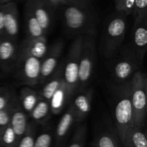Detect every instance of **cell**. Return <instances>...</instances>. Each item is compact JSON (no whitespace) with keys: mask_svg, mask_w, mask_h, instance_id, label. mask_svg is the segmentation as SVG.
<instances>
[{"mask_svg":"<svg viewBox=\"0 0 147 147\" xmlns=\"http://www.w3.org/2000/svg\"><path fill=\"white\" fill-rule=\"evenodd\" d=\"M60 7L63 9L64 23L69 30L90 37L96 35L94 16L90 11V7L76 4H66Z\"/></svg>","mask_w":147,"mask_h":147,"instance_id":"obj_1","label":"cell"},{"mask_svg":"<svg viewBox=\"0 0 147 147\" xmlns=\"http://www.w3.org/2000/svg\"><path fill=\"white\" fill-rule=\"evenodd\" d=\"M116 133L121 146L134 127L129 83L120 90L114 110Z\"/></svg>","mask_w":147,"mask_h":147,"instance_id":"obj_2","label":"cell"},{"mask_svg":"<svg viewBox=\"0 0 147 147\" xmlns=\"http://www.w3.org/2000/svg\"><path fill=\"white\" fill-rule=\"evenodd\" d=\"M129 86L134 127L142 128L146 115L147 79L146 74L142 71L135 72L131 78Z\"/></svg>","mask_w":147,"mask_h":147,"instance_id":"obj_3","label":"cell"},{"mask_svg":"<svg viewBox=\"0 0 147 147\" xmlns=\"http://www.w3.org/2000/svg\"><path fill=\"white\" fill-rule=\"evenodd\" d=\"M83 37V35H80L75 39L70 46L67 59L65 61L63 80L71 96L78 90L79 61Z\"/></svg>","mask_w":147,"mask_h":147,"instance_id":"obj_4","label":"cell"},{"mask_svg":"<svg viewBox=\"0 0 147 147\" xmlns=\"http://www.w3.org/2000/svg\"><path fill=\"white\" fill-rule=\"evenodd\" d=\"M42 61L18 49L15 61L18 79L29 86L39 84Z\"/></svg>","mask_w":147,"mask_h":147,"instance_id":"obj_5","label":"cell"},{"mask_svg":"<svg viewBox=\"0 0 147 147\" xmlns=\"http://www.w3.org/2000/svg\"><path fill=\"white\" fill-rule=\"evenodd\" d=\"M96 45L93 37L84 35L80 56L78 90L83 92L88 84L96 60Z\"/></svg>","mask_w":147,"mask_h":147,"instance_id":"obj_6","label":"cell"},{"mask_svg":"<svg viewBox=\"0 0 147 147\" xmlns=\"http://www.w3.org/2000/svg\"><path fill=\"white\" fill-rule=\"evenodd\" d=\"M126 16L119 14L110 20L106 26L103 37V51L106 56L113 55L124 39L126 30Z\"/></svg>","mask_w":147,"mask_h":147,"instance_id":"obj_7","label":"cell"},{"mask_svg":"<svg viewBox=\"0 0 147 147\" xmlns=\"http://www.w3.org/2000/svg\"><path fill=\"white\" fill-rule=\"evenodd\" d=\"M63 42L57 40L47 50L45 56L42 61L39 84H44L55 71L63 53Z\"/></svg>","mask_w":147,"mask_h":147,"instance_id":"obj_8","label":"cell"},{"mask_svg":"<svg viewBox=\"0 0 147 147\" xmlns=\"http://www.w3.org/2000/svg\"><path fill=\"white\" fill-rule=\"evenodd\" d=\"M3 4L4 8V35L17 43L19 35V12L14 1Z\"/></svg>","mask_w":147,"mask_h":147,"instance_id":"obj_9","label":"cell"},{"mask_svg":"<svg viewBox=\"0 0 147 147\" xmlns=\"http://www.w3.org/2000/svg\"><path fill=\"white\" fill-rule=\"evenodd\" d=\"M27 1L46 35L51 27L53 10L54 9L46 0H27Z\"/></svg>","mask_w":147,"mask_h":147,"instance_id":"obj_10","label":"cell"},{"mask_svg":"<svg viewBox=\"0 0 147 147\" xmlns=\"http://www.w3.org/2000/svg\"><path fill=\"white\" fill-rule=\"evenodd\" d=\"M65 60L62 61L60 64L57 65L55 71L51 75L47 82L44 84L42 89L39 94L40 97L50 102L55 92L60 87L63 82V71H64Z\"/></svg>","mask_w":147,"mask_h":147,"instance_id":"obj_11","label":"cell"},{"mask_svg":"<svg viewBox=\"0 0 147 147\" xmlns=\"http://www.w3.org/2000/svg\"><path fill=\"white\" fill-rule=\"evenodd\" d=\"M147 17L135 22L133 30V44L141 61L144 56L147 45Z\"/></svg>","mask_w":147,"mask_h":147,"instance_id":"obj_12","label":"cell"},{"mask_svg":"<svg viewBox=\"0 0 147 147\" xmlns=\"http://www.w3.org/2000/svg\"><path fill=\"white\" fill-rule=\"evenodd\" d=\"M76 120V114L72 104L68 107L67 110L62 116L59 121L55 130V141L56 146L59 147L63 145V142L68 133L70 128L73 125Z\"/></svg>","mask_w":147,"mask_h":147,"instance_id":"obj_13","label":"cell"},{"mask_svg":"<svg viewBox=\"0 0 147 147\" xmlns=\"http://www.w3.org/2000/svg\"><path fill=\"white\" fill-rule=\"evenodd\" d=\"M20 49L30 54V56H34L42 60L48 50L47 39L45 36L38 38L27 37L22 43Z\"/></svg>","mask_w":147,"mask_h":147,"instance_id":"obj_14","label":"cell"},{"mask_svg":"<svg viewBox=\"0 0 147 147\" xmlns=\"http://www.w3.org/2000/svg\"><path fill=\"white\" fill-rule=\"evenodd\" d=\"M93 89H90L79 94L72 102L76 114L77 121H82L86 118L91 110Z\"/></svg>","mask_w":147,"mask_h":147,"instance_id":"obj_15","label":"cell"},{"mask_svg":"<svg viewBox=\"0 0 147 147\" xmlns=\"http://www.w3.org/2000/svg\"><path fill=\"white\" fill-rule=\"evenodd\" d=\"M17 48V43L7 37H0V63L4 68L9 66L16 61Z\"/></svg>","mask_w":147,"mask_h":147,"instance_id":"obj_16","label":"cell"},{"mask_svg":"<svg viewBox=\"0 0 147 147\" xmlns=\"http://www.w3.org/2000/svg\"><path fill=\"white\" fill-rule=\"evenodd\" d=\"M71 95L63 80L60 87L57 89L50 100V112L53 115H58L63 110L67 102L71 98Z\"/></svg>","mask_w":147,"mask_h":147,"instance_id":"obj_17","label":"cell"},{"mask_svg":"<svg viewBox=\"0 0 147 147\" xmlns=\"http://www.w3.org/2000/svg\"><path fill=\"white\" fill-rule=\"evenodd\" d=\"M9 124L20 141L25 133L28 125L27 113L22 109L16 108L12 112Z\"/></svg>","mask_w":147,"mask_h":147,"instance_id":"obj_18","label":"cell"},{"mask_svg":"<svg viewBox=\"0 0 147 147\" xmlns=\"http://www.w3.org/2000/svg\"><path fill=\"white\" fill-rule=\"evenodd\" d=\"M26 24H27V37L30 38H38V37L45 36L42 29L39 24L35 16L34 15L32 10L30 4L26 3L25 11H24Z\"/></svg>","mask_w":147,"mask_h":147,"instance_id":"obj_19","label":"cell"},{"mask_svg":"<svg viewBox=\"0 0 147 147\" xmlns=\"http://www.w3.org/2000/svg\"><path fill=\"white\" fill-rule=\"evenodd\" d=\"M50 114L51 112L50 102L40 97L38 102L36 104L29 115L34 122L41 125H45L50 118Z\"/></svg>","mask_w":147,"mask_h":147,"instance_id":"obj_20","label":"cell"},{"mask_svg":"<svg viewBox=\"0 0 147 147\" xmlns=\"http://www.w3.org/2000/svg\"><path fill=\"white\" fill-rule=\"evenodd\" d=\"M136 65L129 59H123L115 65L113 76L119 81H126L132 77L135 73Z\"/></svg>","mask_w":147,"mask_h":147,"instance_id":"obj_21","label":"cell"},{"mask_svg":"<svg viewBox=\"0 0 147 147\" xmlns=\"http://www.w3.org/2000/svg\"><path fill=\"white\" fill-rule=\"evenodd\" d=\"M40 99V95L29 87L22 88L20 92V102L26 113H30Z\"/></svg>","mask_w":147,"mask_h":147,"instance_id":"obj_22","label":"cell"},{"mask_svg":"<svg viewBox=\"0 0 147 147\" xmlns=\"http://www.w3.org/2000/svg\"><path fill=\"white\" fill-rule=\"evenodd\" d=\"M121 147H147L146 133L142 128H134L129 134Z\"/></svg>","mask_w":147,"mask_h":147,"instance_id":"obj_23","label":"cell"},{"mask_svg":"<svg viewBox=\"0 0 147 147\" xmlns=\"http://www.w3.org/2000/svg\"><path fill=\"white\" fill-rule=\"evenodd\" d=\"M96 147H121L117 133L111 131H105L97 136Z\"/></svg>","mask_w":147,"mask_h":147,"instance_id":"obj_24","label":"cell"},{"mask_svg":"<svg viewBox=\"0 0 147 147\" xmlns=\"http://www.w3.org/2000/svg\"><path fill=\"white\" fill-rule=\"evenodd\" d=\"M18 143V139L10 124L1 130L0 135V144L1 147H17Z\"/></svg>","mask_w":147,"mask_h":147,"instance_id":"obj_25","label":"cell"},{"mask_svg":"<svg viewBox=\"0 0 147 147\" xmlns=\"http://www.w3.org/2000/svg\"><path fill=\"white\" fill-rule=\"evenodd\" d=\"M87 133L86 124L80 125L76 128L73 138L67 147H84Z\"/></svg>","mask_w":147,"mask_h":147,"instance_id":"obj_26","label":"cell"},{"mask_svg":"<svg viewBox=\"0 0 147 147\" xmlns=\"http://www.w3.org/2000/svg\"><path fill=\"white\" fill-rule=\"evenodd\" d=\"M36 128L32 123H29L24 135L19 141L17 147H33L36 138Z\"/></svg>","mask_w":147,"mask_h":147,"instance_id":"obj_27","label":"cell"},{"mask_svg":"<svg viewBox=\"0 0 147 147\" xmlns=\"http://www.w3.org/2000/svg\"><path fill=\"white\" fill-rule=\"evenodd\" d=\"M131 14L134 17V22L147 17V0H135Z\"/></svg>","mask_w":147,"mask_h":147,"instance_id":"obj_28","label":"cell"},{"mask_svg":"<svg viewBox=\"0 0 147 147\" xmlns=\"http://www.w3.org/2000/svg\"><path fill=\"white\" fill-rule=\"evenodd\" d=\"M134 1L135 0H115L116 11L124 16L131 14Z\"/></svg>","mask_w":147,"mask_h":147,"instance_id":"obj_29","label":"cell"},{"mask_svg":"<svg viewBox=\"0 0 147 147\" xmlns=\"http://www.w3.org/2000/svg\"><path fill=\"white\" fill-rule=\"evenodd\" d=\"M53 143V133L51 131H45L37 135L33 147H51Z\"/></svg>","mask_w":147,"mask_h":147,"instance_id":"obj_30","label":"cell"},{"mask_svg":"<svg viewBox=\"0 0 147 147\" xmlns=\"http://www.w3.org/2000/svg\"><path fill=\"white\" fill-rule=\"evenodd\" d=\"M15 108V107L10 104L6 108L0 110V128L1 129H3L6 126L9 125L11 115Z\"/></svg>","mask_w":147,"mask_h":147,"instance_id":"obj_31","label":"cell"},{"mask_svg":"<svg viewBox=\"0 0 147 147\" xmlns=\"http://www.w3.org/2000/svg\"><path fill=\"white\" fill-rule=\"evenodd\" d=\"M11 95L8 91L1 88L0 89V110L4 109L10 105Z\"/></svg>","mask_w":147,"mask_h":147,"instance_id":"obj_32","label":"cell"},{"mask_svg":"<svg viewBox=\"0 0 147 147\" xmlns=\"http://www.w3.org/2000/svg\"><path fill=\"white\" fill-rule=\"evenodd\" d=\"M67 4H76L85 7H91L90 0H65Z\"/></svg>","mask_w":147,"mask_h":147,"instance_id":"obj_33","label":"cell"},{"mask_svg":"<svg viewBox=\"0 0 147 147\" xmlns=\"http://www.w3.org/2000/svg\"><path fill=\"white\" fill-rule=\"evenodd\" d=\"M5 37L4 35V8H3V4H0V37Z\"/></svg>","mask_w":147,"mask_h":147,"instance_id":"obj_34","label":"cell"},{"mask_svg":"<svg viewBox=\"0 0 147 147\" xmlns=\"http://www.w3.org/2000/svg\"><path fill=\"white\" fill-rule=\"evenodd\" d=\"M46 1L49 3V4L53 9L59 8L61 6L66 5L67 4V2H66L65 0H46Z\"/></svg>","mask_w":147,"mask_h":147,"instance_id":"obj_35","label":"cell"},{"mask_svg":"<svg viewBox=\"0 0 147 147\" xmlns=\"http://www.w3.org/2000/svg\"><path fill=\"white\" fill-rule=\"evenodd\" d=\"M15 1H17V0H0V4H6V3L11 2V1H14V2H15Z\"/></svg>","mask_w":147,"mask_h":147,"instance_id":"obj_36","label":"cell"},{"mask_svg":"<svg viewBox=\"0 0 147 147\" xmlns=\"http://www.w3.org/2000/svg\"><path fill=\"white\" fill-rule=\"evenodd\" d=\"M1 130H2V129H1V128H0V135H1Z\"/></svg>","mask_w":147,"mask_h":147,"instance_id":"obj_37","label":"cell"},{"mask_svg":"<svg viewBox=\"0 0 147 147\" xmlns=\"http://www.w3.org/2000/svg\"><path fill=\"white\" fill-rule=\"evenodd\" d=\"M59 147H65V146H64V145H62V146H59Z\"/></svg>","mask_w":147,"mask_h":147,"instance_id":"obj_38","label":"cell"},{"mask_svg":"<svg viewBox=\"0 0 147 147\" xmlns=\"http://www.w3.org/2000/svg\"><path fill=\"white\" fill-rule=\"evenodd\" d=\"M93 147H96V146H93Z\"/></svg>","mask_w":147,"mask_h":147,"instance_id":"obj_39","label":"cell"}]
</instances>
